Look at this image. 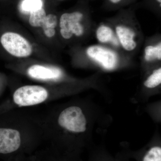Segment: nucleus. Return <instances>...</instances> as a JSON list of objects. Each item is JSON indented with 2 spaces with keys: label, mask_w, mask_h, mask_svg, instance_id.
I'll use <instances>...</instances> for the list:
<instances>
[{
  "label": "nucleus",
  "mask_w": 161,
  "mask_h": 161,
  "mask_svg": "<svg viewBox=\"0 0 161 161\" xmlns=\"http://www.w3.org/2000/svg\"><path fill=\"white\" fill-rule=\"evenodd\" d=\"M83 14L79 12L64 14L60 19V32L65 39L72 37L73 34L80 36L83 34L84 28L80 23Z\"/></svg>",
  "instance_id": "obj_4"
},
{
  "label": "nucleus",
  "mask_w": 161,
  "mask_h": 161,
  "mask_svg": "<svg viewBox=\"0 0 161 161\" xmlns=\"http://www.w3.org/2000/svg\"><path fill=\"white\" fill-rule=\"evenodd\" d=\"M21 145V137L19 131L0 128V154H12L19 149Z\"/></svg>",
  "instance_id": "obj_6"
},
{
  "label": "nucleus",
  "mask_w": 161,
  "mask_h": 161,
  "mask_svg": "<svg viewBox=\"0 0 161 161\" xmlns=\"http://www.w3.org/2000/svg\"><path fill=\"white\" fill-rule=\"evenodd\" d=\"M157 2L159 3H161V0H157Z\"/></svg>",
  "instance_id": "obj_17"
},
{
  "label": "nucleus",
  "mask_w": 161,
  "mask_h": 161,
  "mask_svg": "<svg viewBox=\"0 0 161 161\" xmlns=\"http://www.w3.org/2000/svg\"><path fill=\"white\" fill-rule=\"evenodd\" d=\"M28 74L31 78L39 80H56L62 75L61 70L55 67H48L40 65H34L28 69Z\"/></svg>",
  "instance_id": "obj_7"
},
{
  "label": "nucleus",
  "mask_w": 161,
  "mask_h": 161,
  "mask_svg": "<svg viewBox=\"0 0 161 161\" xmlns=\"http://www.w3.org/2000/svg\"><path fill=\"white\" fill-rule=\"evenodd\" d=\"M143 161H161V147L151 148L144 157Z\"/></svg>",
  "instance_id": "obj_14"
},
{
  "label": "nucleus",
  "mask_w": 161,
  "mask_h": 161,
  "mask_svg": "<svg viewBox=\"0 0 161 161\" xmlns=\"http://www.w3.org/2000/svg\"><path fill=\"white\" fill-rule=\"evenodd\" d=\"M121 0H110L112 3H119Z\"/></svg>",
  "instance_id": "obj_16"
},
{
  "label": "nucleus",
  "mask_w": 161,
  "mask_h": 161,
  "mask_svg": "<svg viewBox=\"0 0 161 161\" xmlns=\"http://www.w3.org/2000/svg\"><path fill=\"white\" fill-rule=\"evenodd\" d=\"M145 58L148 61L161 59V44L159 43L156 46H149L145 48Z\"/></svg>",
  "instance_id": "obj_11"
},
{
  "label": "nucleus",
  "mask_w": 161,
  "mask_h": 161,
  "mask_svg": "<svg viewBox=\"0 0 161 161\" xmlns=\"http://www.w3.org/2000/svg\"><path fill=\"white\" fill-rule=\"evenodd\" d=\"M46 12L43 8L30 13L29 23L34 27H42L46 17Z\"/></svg>",
  "instance_id": "obj_9"
},
{
  "label": "nucleus",
  "mask_w": 161,
  "mask_h": 161,
  "mask_svg": "<svg viewBox=\"0 0 161 161\" xmlns=\"http://www.w3.org/2000/svg\"><path fill=\"white\" fill-rule=\"evenodd\" d=\"M42 6V0H24L22 3L21 7L23 11L31 13L41 9Z\"/></svg>",
  "instance_id": "obj_13"
},
{
  "label": "nucleus",
  "mask_w": 161,
  "mask_h": 161,
  "mask_svg": "<svg viewBox=\"0 0 161 161\" xmlns=\"http://www.w3.org/2000/svg\"><path fill=\"white\" fill-rule=\"evenodd\" d=\"M48 97L45 88L38 86H26L15 92L13 98L15 103L20 106H29L41 103Z\"/></svg>",
  "instance_id": "obj_2"
},
{
  "label": "nucleus",
  "mask_w": 161,
  "mask_h": 161,
  "mask_svg": "<svg viewBox=\"0 0 161 161\" xmlns=\"http://www.w3.org/2000/svg\"><path fill=\"white\" fill-rule=\"evenodd\" d=\"M97 38L102 43H107L113 41V34L112 30L105 26H101L98 27L97 31Z\"/></svg>",
  "instance_id": "obj_10"
},
{
  "label": "nucleus",
  "mask_w": 161,
  "mask_h": 161,
  "mask_svg": "<svg viewBox=\"0 0 161 161\" xmlns=\"http://www.w3.org/2000/svg\"><path fill=\"white\" fill-rule=\"evenodd\" d=\"M87 54L105 69H113L117 65V55L109 49L99 46H91L87 50Z\"/></svg>",
  "instance_id": "obj_5"
},
{
  "label": "nucleus",
  "mask_w": 161,
  "mask_h": 161,
  "mask_svg": "<svg viewBox=\"0 0 161 161\" xmlns=\"http://www.w3.org/2000/svg\"><path fill=\"white\" fill-rule=\"evenodd\" d=\"M116 32L122 46L127 51L135 49L136 44L134 40V31L125 26H119L116 28Z\"/></svg>",
  "instance_id": "obj_8"
},
{
  "label": "nucleus",
  "mask_w": 161,
  "mask_h": 161,
  "mask_svg": "<svg viewBox=\"0 0 161 161\" xmlns=\"http://www.w3.org/2000/svg\"><path fill=\"white\" fill-rule=\"evenodd\" d=\"M4 48L10 54L18 58H25L31 55L32 47L29 42L18 34L7 32L1 38Z\"/></svg>",
  "instance_id": "obj_3"
},
{
  "label": "nucleus",
  "mask_w": 161,
  "mask_h": 161,
  "mask_svg": "<svg viewBox=\"0 0 161 161\" xmlns=\"http://www.w3.org/2000/svg\"><path fill=\"white\" fill-rule=\"evenodd\" d=\"M161 83V69L155 70L145 81L144 85L149 88H153Z\"/></svg>",
  "instance_id": "obj_12"
},
{
  "label": "nucleus",
  "mask_w": 161,
  "mask_h": 161,
  "mask_svg": "<svg viewBox=\"0 0 161 161\" xmlns=\"http://www.w3.org/2000/svg\"><path fill=\"white\" fill-rule=\"evenodd\" d=\"M58 123L65 130L74 132H85L86 129V118L79 107L67 108L60 113Z\"/></svg>",
  "instance_id": "obj_1"
},
{
  "label": "nucleus",
  "mask_w": 161,
  "mask_h": 161,
  "mask_svg": "<svg viewBox=\"0 0 161 161\" xmlns=\"http://www.w3.org/2000/svg\"><path fill=\"white\" fill-rule=\"evenodd\" d=\"M57 22L58 20L56 16L53 14L47 15L42 27L44 31L47 30L54 29L57 26Z\"/></svg>",
  "instance_id": "obj_15"
}]
</instances>
